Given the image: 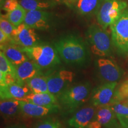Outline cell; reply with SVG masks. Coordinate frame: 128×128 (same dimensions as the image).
Returning a JSON list of instances; mask_svg holds the SVG:
<instances>
[{"mask_svg":"<svg viewBox=\"0 0 128 128\" xmlns=\"http://www.w3.org/2000/svg\"><path fill=\"white\" fill-rule=\"evenodd\" d=\"M19 4L27 12L33 10H44L51 7L52 4L42 0H19Z\"/></svg>","mask_w":128,"mask_h":128,"instance_id":"7402d4cb","label":"cell"},{"mask_svg":"<svg viewBox=\"0 0 128 128\" xmlns=\"http://www.w3.org/2000/svg\"><path fill=\"white\" fill-rule=\"evenodd\" d=\"M116 114L110 106L98 107L95 116L87 128H102L109 125L116 120Z\"/></svg>","mask_w":128,"mask_h":128,"instance_id":"5bb4252c","label":"cell"},{"mask_svg":"<svg viewBox=\"0 0 128 128\" xmlns=\"http://www.w3.org/2000/svg\"><path fill=\"white\" fill-rule=\"evenodd\" d=\"M54 48L65 63L84 66L88 64L90 55L86 44L78 37L68 35L54 43Z\"/></svg>","mask_w":128,"mask_h":128,"instance_id":"6da1fadb","label":"cell"},{"mask_svg":"<svg viewBox=\"0 0 128 128\" xmlns=\"http://www.w3.org/2000/svg\"><path fill=\"white\" fill-rule=\"evenodd\" d=\"M30 60L43 69L54 68L61 63L55 48L49 44H38L32 48H22Z\"/></svg>","mask_w":128,"mask_h":128,"instance_id":"3957f363","label":"cell"},{"mask_svg":"<svg viewBox=\"0 0 128 128\" xmlns=\"http://www.w3.org/2000/svg\"><path fill=\"white\" fill-rule=\"evenodd\" d=\"M16 68L17 79L19 82L23 84L34 76L43 74L42 70L31 60H26Z\"/></svg>","mask_w":128,"mask_h":128,"instance_id":"2e32d148","label":"cell"},{"mask_svg":"<svg viewBox=\"0 0 128 128\" xmlns=\"http://www.w3.org/2000/svg\"><path fill=\"white\" fill-rule=\"evenodd\" d=\"M72 1H73V0H72ZM75 1H76V0H75Z\"/></svg>","mask_w":128,"mask_h":128,"instance_id":"e575fe53","label":"cell"},{"mask_svg":"<svg viewBox=\"0 0 128 128\" xmlns=\"http://www.w3.org/2000/svg\"><path fill=\"white\" fill-rule=\"evenodd\" d=\"M105 128H126L125 126L122 125L119 122V123L116 121V120H114L112 123H111L109 125L107 126L106 127H105Z\"/></svg>","mask_w":128,"mask_h":128,"instance_id":"4dcf8cb0","label":"cell"},{"mask_svg":"<svg viewBox=\"0 0 128 128\" xmlns=\"http://www.w3.org/2000/svg\"><path fill=\"white\" fill-rule=\"evenodd\" d=\"M98 75L107 82H117L122 76V71L116 62L108 58L97 59L95 62Z\"/></svg>","mask_w":128,"mask_h":128,"instance_id":"9c48e42d","label":"cell"},{"mask_svg":"<svg viewBox=\"0 0 128 128\" xmlns=\"http://www.w3.org/2000/svg\"><path fill=\"white\" fill-rule=\"evenodd\" d=\"M116 114L128 115V106L122 103H118L110 106Z\"/></svg>","mask_w":128,"mask_h":128,"instance_id":"83f0119b","label":"cell"},{"mask_svg":"<svg viewBox=\"0 0 128 128\" xmlns=\"http://www.w3.org/2000/svg\"><path fill=\"white\" fill-rule=\"evenodd\" d=\"M117 82H106L96 87L92 91L90 102L94 107L109 106L115 93Z\"/></svg>","mask_w":128,"mask_h":128,"instance_id":"30bf717a","label":"cell"},{"mask_svg":"<svg viewBox=\"0 0 128 128\" xmlns=\"http://www.w3.org/2000/svg\"><path fill=\"white\" fill-rule=\"evenodd\" d=\"M54 1H58V2H59V1H60V0H54Z\"/></svg>","mask_w":128,"mask_h":128,"instance_id":"836d02e7","label":"cell"},{"mask_svg":"<svg viewBox=\"0 0 128 128\" xmlns=\"http://www.w3.org/2000/svg\"><path fill=\"white\" fill-rule=\"evenodd\" d=\"M47 76L49 92L57 97L70 87L75 75L73 72L62 69Z\"/></svg>","mask_w":128,"mask_h":128,"instance_id":"52a82bcc","label":"cell"},{"mask_svg":"<svg viewBox=\"0 0 128 128\" xmlns=\"http://www.w3.org/2000/svg\"><path fill=\"white\" fill-rule=\"evenodd\" d=\"M117 119L122 125L125 126L126 128H128V115H120L116 114Z\"/></svg>","mask_w":128,"mask_h":128,"instance_id":"f546056e","label":"cell"},{"mask_svg":"<svg viewBox=\"0 0 128 128\" xmlns=\"http://www.w3.org/2000/svg\"><path fill=\"white\" fill-rule=\"evenodd\" d=\"M112 44L120 54H128V10L126 9L120 18L110 26Z\"/></svg>","mask_w":128,"mask_h":128,"instance_id":"8992f818","label":"cell"},{"mask_svg":"<svg viewBox=\"0 0 128 128\" xmlns=\"http://www.w3.org/2000/svg\"><path fill=\"white\" fill-rule=\"evenodd\" d=\"M127 100H128V79L122 83L118 90L115 91L114 97L109 106Z\"/></svg>","mask_w":128,"mask_h":128,"instance_id":"cb8c5ba5","label":"cell"},{"mask_svg":"<svg viewBox=\"0 0 128 128\" xmlns=\"http://www.w3.org/2000/svg\"><path fill=\"white\" fill-rule=\"evenodd\" d=\"M6 128H27V126L24 124H15Z\"/></svg>","mask_w":128,"mask_h":128,"instance_id":"d6a6232c","label":"cell"},{"mask_svg":"<svg viewBox=\"0 0 128 128\" xmlns=\"http://www.w3.org/2000/svg\"><path fill=\"white\" fill-rule=\"evenodd\" d=\"M16 27L12 24L10 21L8 20L7 17L4 16H1L0 19V30L4 32L6 34H7L10 38L12 39V36L14 29Z\"/></svg>","mask_w":128,"mask_h":128,"instance_id":"484cf974","label":"cell"},{"mask_svg":"<svg viewBox=\"0 0 128 128\" xmlns=\"http://www.w3.org/2000/svg\"><path fill=\"white\" fill-rule=\"evenodd\" d=\"M96 110L93 106L84 107L69 119L68 124L74 128H87L95 116Z\"/></svg>","mask_w":128,"mask_h":128,"instance_id":"4fadbf2b","label":"cell"},{"mask_svg":"<svg viewBox=\"0 0 128 128\" xmlns=\"http://www.w3.org/2000/svg\"><path fill=\"white\" fill-rule=\"evenodd\" d=\"M90 93V83L80 82L70 86L58 96L57 98L64 108L72 112L87 102Z\"/></svg>","mask_w":128,"mask_h":128,"instance_id":"7a4b0ae2","label":"cell"},{"mask_svg":"<svg viewBox=\"0 0 128 128\" xmlns=\"http://www.w3.org/2000/svg\"><path fill=\"white\" fill-rule=\"evenodd\" d=\"M31 92L35 93L49 92L47 75H39L28 80L26 82Z\"/></svg>","mask_w":128,"mask_h":128,"instance_id":"44dd1931","label":"cell"},{"mask_svg":"<svg viewBox=\"0 0 128 128\" xmlns=\"http://www.w3.org/2000/svg\"><path fill=\"white\" fill-rule=\"evenodd\" d=\"M7 74L16 75V66L8 60L2 51L0 52V76H5Z\"/></svg>","mask_w":128,"mask_h":128,"instance_id":"d4e9b609","label":"cell"},{"mask_svg":"<svg viewBox=\"0 0 128 128\" xmlns=\"http://www.w3.org/2000/svg\"><path fill=\"white\" fill-rule=\"evenodd\" d=\"M128 4L122 0H103L97 14V22L104 30L110 27L120 18Z\"/></svg>","mask_w":128,"mask_h":128,"instance_id":"5b68a950","label":"cell"},{"mask_svg":"<svg viewBox=\"0 0 128 128\" xmlns=\"http://www.w3.org/2000/svg\"><path fill=\"white\" fill-rule=\"evenodd\" d=\"M31 91L28 86L21 82L14 84L0 87L1 99H16L22 100Z\"/></svg>","mask_w":128,"mask_h":128,"instance_id":"9a60e30c","label":"cell"},{"mask_svg":"<svg viewBox=\"0 0 128 128\" xmlns=\"http://www.w3.org/2000/svg\"><path fill=\"white\" fill-rule=\"evenodd\" d=\"M19 5L20 4L17 0H6L2 4V8L8 13L17 8Z\"/></svg>","mask_w":128,"mask_h":128,"instance_id":"f1b7e54d","label":"cell"},{"mask_svg":"<svg viewBox=\"0 0 128 128\" xmlns=\"http://www.w3.org/2000/svg\"><path fill=\"white\" fill-rule=\"evenodd\" d=\"M1 51L4 53L8 60L15 66L30 60L22 48L14 44L5 45L1 44Z\"/></svg>","mask_w":128,"mask_h":128,"instance_id":"e0dca14e","label":"cell"},{"mask_svg":"<svg viewBox=\"0 0 128 128\" xmlns=\"http://www.w3.org/2000/svg\"><path fill=\"white\" fill-rule=\"evenodd\" d=\"M103 0H77L76 9L78 13L84 16L97 14Z\"/></svg>","mask_w":128,"mask_h":128,"instance_id":"ffe728a7","label":"cell"},{"mask_svg":"<svg viewBox=\"0 0 128 128\" xmlns=\"http://www.w3.org/2000/svg\"><path fill=\"white\" fill-rule=\"evenodd\" d=\"M9 39H11V38L7 34H6L4 32L0 30V42H1V44H3L4 42L8 40Z\"/></svg>","mask_w":128,"mask_h":128,"instance_id":"1f68e13d","label":"cell"},{"mask_svg":"<svg viewBox=\"0 0 128 128\" xmlns=\"http://www.w3.org/2000/svg\"><path fill=\"white\" fill-rule=\"evenodd\" d=\"M0 112L5 119H12L21 113L20 100L16 99H1Z\"/></svg>","mask_w":128,"mask_h":128,"instance_id":"d6986e66","label":"cell"},{"mask_svg":"<svg viewBox=\"0 0 128 128\" xmlns=\"http://www.w3.org/2000/svg\"><path fill=\"white\" fill-rule=\"evenodd\" d=\"M35 29L22 23L16 27L12 33V39L14 44L22 48H32L39 44V38Z\"/></svg>","mask_w":128,"mask_h":128,"instance_id":"ba28073f","label":"cell"},{"mask_svg":"<svg viewBox=\"0 0 128 128\" xmlns=\"http://www.w3.org/2000/svg\"><path fill=\"white\" fill-rule=\"evenodd\" d=\"M22 101L42 106H52L58 105V100L56 96L50 92L35 93L31 92L26 96Z\"/></svg>","mask_w":128,"mask_h":128,"instance_id":"ac0fdd59","label":"cell"},{"mask_svg":"<svg viewBox=\"0 0 128 128\" xmlns=\"http://www.w3.org/2000/svg\"><path fill=\"white\" fill-rule=\"evenodd\" d=\"M26 12L27 11L19 5L14 10L8 12L6 17L14 26L17 27L24 23Z\"/></svg>","mask_w":128,"mask_h":128,"instance_id":"603a6c76","label":"cell"},{"mask_svg":"<svg viewBox=\"0 0 128 128\" xmlns=\"http://www.w3.org/2000/svg\"><path fill=\"white\" fill-rule=\"evenodd\" d=\"M33 128H62V127L60 122L49 118L39 122Z\"/></svg>","mask_w":128,"mask_h":128,"instance_id":"4316f807","label":"cell"},{"mask_svg":"<svg viewBox=\"0 0 128 128\" xmlns=\"http://www.w3.org/2000/svg\"><path fill=\"white\" fill-rule=\"evenodd\" d=\"M24 23L36 30H47L50 28V13L44 10L28 11Z\"/></svg>","mask_w":128,"mask_h":128,"instance_id":"7c38bea8","label":"cell"},{"mask_svg":"<svg viewBox=\"0 0 128 128\" xmlns=\"http://www.w3.org/2000/svg\"><path fill=\"white\" fill-rule=\"evenodd\" d=\"M86 38L92 53L101 57L112 54V42L109 35L102 27L92 24L86 32Z\"/></svg>","mask_w":128,"mask_h":128,"instance_id":"277c9868","label":"cell"},{"mask_svg":"<svg viewBox=\"0 0 128 128\" xmlns=\"http://www.w3.org/2000/svg\"><path fill=\"white\" fill-rule=\"evenodd\" d=\"M21 113L32 118H41L52 113H56L60 109L58 105L52 106H42L20 100Z\"/></svg>","mask_w":128,"mask_h":128,"instance_id":"8fae6325","label":"cell"}]
</instances>
